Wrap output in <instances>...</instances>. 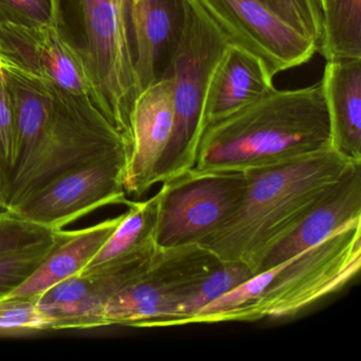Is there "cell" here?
<instances>
[{
  "mask_svg": "<svg viewBox=\"0 0 361 361\" xmlns=\"http://www.w3.org/2000/svg\"><path fill=\"white\" fill-rule=\"evenodd\" d=\"M200 244L158 248L147 269L111 298L100 327H160L219 264Z\"/></svg>",
  "mask_w": 361,
  "mask_h": 361,
  "instance_id": "obj_7",
  "label": "cell"
},
{
  "mask_svg": "<svg viewBox=\"0 0 361 361\" xmlns=\"http://www.w3.org/2000/svg\"><path fill=\"white\" fill-rule=\"evenodd\" d=\"M331 147L321 82L276 90L211 124L194 170L238 171L284 164Z\"/></svg>",
  "mask_w": 361,
  "mask_h": 361,
  "instance_id": "obj_3",
  "label": "cell"
},
{
  "mask_svg": "<svg viewBox=\"0 0 361 361\" xmlns=\"http://www.w3.org/2000/svg\"><path fill=\"white\" fill-rule=\"evenodd\" d=\"M229 39L259 56L272 75L310 62L318 42L279 16L262 0H198Z\"/></svg>",
  "mask_w": 361,
  "mask_h": 361,
  "instance_id": "obj_10",
  "label": "cell"
},
{
  "mask_svg": "<svg viewBox=\"0 0 361 361\" xmlns=\"http://www.w3.org/2000/svg\"><path fill=\"white\" fill-rule=\"evenodd\" d=\"M230 41L198 0H185L180 39L164 75L174 85L172 138L158 164L154 183H162L194 168L206 132L204 101L211 77Z\"/></svg>",
  "mask_w": 361,
  "mask_h": 361,
  "instance_id": "obj_5",
  "label": "cell"
},
{
  "mask_svg": "<svg viewBox=\"0 0 361 361\" xmlns=\"http://www.w3.org/2000/svg\"><path fill=\"white\" fill-rule=\"evenodd\" d=\"M16 121L13 100L0 56V168L7 175L16 149Z\"/></svg>",
  "mask_w": 361,
  "mask_h": 361,
  "instance_id": "obj_25",
  "label": "cell"
},
{
  "mask_svg": "<svg viewBox=\"0 0 361 361\" xmlns=\"http://www.w3.org/2000/svg\"><path fill=\"white\" fill-rule=\"evenodd\" d=\"M360 217L361 164H356L324 194L300 225L263 257L255 274L299 255Z\"/></svg>",
  "mask_w": 361,
  "mask_h": 361,
  "instance_id": "obj_15",
  "label": "cell"
},
{
  "mask_svg": "<svg viewBox=\"0 0 361 361\" xmlns=\"http://www.w3.org/2000/svg\"><path fill=\"white\" fill-rule=\"evenodd\" d=\"M121 219L122 214L84 229L66 231L64 238L39 268L4 299L37 300L48 289L80 274L102 248Z\"/></svg>",
  "mask_w": 361,
  "mask_h": 361,
  "instance_id": "obj_18",
  "label": "cell"
},
{
  "mask_svg": "<svg viewBox=\"0 0 361 361\" xmlns=\"http://www.w3.org/2000/svg\"><path fill=\"white\" fill-rule=\"evenodd\" d=\"M320 82L331 147L352 164H361V59L326 61Z\"/></svg>",
  "mask_w": 361,
  "mask_h": 361,
  "instance_id": "obj_17",
  "label": "cell"
},
{
  "mask_svg": "<svg viewBox=\"0 0 361 361\" xmlns=\"http://www.w3.org/2000/svg\"><path fill=\"white\" fill-rule=\"evenodd\" d=\"M247 185L246 172L194 169L162 183L157 192V246L197 244L240 207Z\"/></svg>",
  "mask_w": 361,
  "mask_h": 361,
  "instance_id": "obj_8",
  "label": "cell"
},
{
  "mask_svg": "<svg viewBox=\"0 0 361 361\" xmlns=\"http://www.w3.org/2000/svg\"><path fill=\"white\" fill-rule=\"evenodd\" d=\"M135 1H136V0H130V3H135Z\"/></svg>",
  "mask_w": 361,
  "mask_h": 361,
  "instance_id": "obj_31",
  "label": "cell"
},
{
  "mask_svg": "<svg viewBox=\"0 0 361 361\" xmlns=\"http://www.w3.org/2000/svg\"><path fill=\"white\" fill-rule=\"evenodd\" d=\"M255 276L247 264L240 261L221 262L197 288L180 304L174 314L160 327L181 326L194 314L214 300L231 291Z\"/></svg>",
  "mask_w": 361,
  "mask_h": 361,
  "instance_id": "obj_21",
  "label": "cell"
},
{
  "mask_svg": "<svg viewBox=\"0 0 361 361\" xmlns=\"http://www.w3.org/2000/svg\"><path fill=\"white\" fill-rule=\"evenodd\" d=\"M262 1L266 4L268 7L271 8L279 16H282L285 20L290 23L295 28L310 35V32H308L305 20H304L301 12L298 9L295 0H262ZM310 37H312V35H310Z\"/></svg>",
  "mask_w": 361,
  "mask_h": 361,
  "instance_id": "obj_27",
  "label": "cell"
},
{
  "mask_svg": "<svg viewBox=\"0 0 361 361\" xmlns=\"http://www.w3.org/2000/svg\"><path fill=\"white\" fill-rule=\"evenodd\" d=\"M116 1H128V0H116Z\"/></svg>",
  "mask_w": 361,
  "mask_h": 361,
  "instance_id": "obj_30",
  "label": "cell"
},
{
  "mask_svg": "<svg viewBox=\"0 0 361 361\" xmlns=\"http://www.w3.org/2000/svg\"><path fill=\"white\" fill-rule=\"evenodd\" d=\"M361 268V217L318 244L251 276L198 310L187 324L285 319L343 288Z\"/></svg>",
  "mask_w": 361,
  "mask_h": 361,
  "instance_id": "obj_4",
  "label": "cell"
},
{
  "mask_svg": "<svg viewBox=\"0 0 361 361\" xmlns=\"http://www.w3.org/2000/svg\"><path fill=\"white\" fill-rule=\"evenodd\" d=\"M174 85L160 78L135 99L126 139L123 185L126 195L141 197L155 185L158 164L172 138Z\"/></svg>",
  "mask_w": 361,
  "mask_h": 361,
  "instance_id": "obj_12",
  "label": "cell"
},
{
  "mask_svg": "<svg viewBox=\"0 0 361 361\" xmlns=\"http://www.w3.org/2000/svg\"><path fill=\"white\" fill-rule=\"evenodd\" d=\"M61 0H0V24L62 26Z\"/></svg>",
  "mask_w": 361,
  "mask_h": 361,
  "instance_id": "obj_23",
  "label": "cell"
},
{
  "mask_svg": "<svg viewBox=\"0 0 361 361\" xmlns=\"http://www.w3.org/2000/svg\"><path fill=\"white\" fill-rule=\"evenodd\" d=\"M158 248L156 244L149 245L48 289L37 299V307L47 320V331L100 327L107 302L147 269Z\"/></svg>",
  "mask_w": 361,
  "mask_h": 361,
  "instance_id": "obj_11",
  "label": "cell"
},
{
  "mask_svg": "<svg viewBox=\"0 0 361 361\" xmlns=\"http://www.w3.org/2000/svg\"><path fill=\"white\" fill-rule=\"evenodd\" d=\"M318 51L325 61L361 59V0H321Z\"/></svg>",
  "mask_w": 361,
  "mask_h": 361,
  "instance_id": "obj_20",
  "label": "cell"
},
{
  "mask_svg": "<svg viewBox=\"0 0 361 361\" xmlns=\"http://www.w3.org/2000/svg\"><path fill=\"white\" fill-rule=\"evenodd\" d=\"M298 9L301 12L308 32L316 39L321 37V8L319 0H295Z\"/></svg>",
  "mask_w": 361,
  "mask_h": 361,
  "instance_id": "obj_28",
  "label": "cell"
},
{
  "mask_svg": "<svg viewBox=\"0 0 361 361\" xmlns=\"http://www.w3.org/2000/svg\"><path fill=\"white\" fill-rule=\"evenodd\" d=\"M8 213L7 206H6V181L5 175L3 170L0 168V214Z\"/></svg>",
  "mask_w": 361,
  "mask_h": 361,
  "instance_id": "obj_29",
  "label": "cell"
},
{
  "mask_svg": "<svg viewBox=\"0 0 361 361\" xmlns=\"http://www.w3.org/2000/svg\"><path fill=\"white\" fill-rule=\"evenodd\" d=\"M126 149L113 152L56 177L13 215L48 230H63L98 209L126 206Z\"/></svg>",
  "mask_w": 361,
  "mask_h": 361,
  "instance_id": "obj_9",
  "label": "cell"
},
{
  "mask_svg": "<svg viewBox=\"0 0 361 361\" xmlns=\"http://www.w3.org/2000/svg\"><path fill=\"white\" fill-rule=\"evenodd\" d=\"M47 331V320L35 299L0 300V335Z\"/></svg>",
  "mask_w": 361,
  "mask_h": 361,
  "instance_id": "obj_24",
  "label": "cell"
},
{
  "mask_svg": "<svg viewBox=\"0 0 361 361\" xmlns=\"http://www.w3.org/2000/svg\"><path fill=\"white\" fill-rule=\"evenodd\" d=\"M3 60L16 111V149L6 175V206L13 215L56 177L126 149V143L92 97L37 79Z\"/></svg>",
  "mask_w": 361,
  "mask_h": 361,
  "instance_id": "obj_1",
  "label": "cell"
},
{
  "mask_svg": "<svg viewBox=\"0 0 361 361\" xmlns=\"http://www.w3.org/2000/svg\"><path fill=\"white\" fill-rule=\"evenodd\" d=\"M128 11L139 94L166 73L183 31L185 0H136Z\"/></svg>",
  "mask_w": 361,
  "mask_h": 361,
  "instance_id": "obj_14",
  "label": "cell"
},
{
  "mask_svg": "<svg viewBox=\"0 0 361 361\" xmlns=\"http://www.w3.org/2000/svg\"><path fill=\"white\" fill-rule=\"evenodd\" d=\"M126 207L128 211L122 214V219L115 231L81 272L106 265L135 251L156 244L157 193L142 202L130 200Z\"/></svg>",
  "mask_w": 361,
  "mask_h": 361,
  "instance_id": "obj_19",
  "label": "cell"
},
{
  "mask_svg": "<svg viewBox=\"0 0 361 361\" xmlns=\"http://www.w3.org/2000/svg\"><path fill=\"white\" fill-rule=\"evenodd\" d=\"M65 234L66 230H59L22 248L0 252V300L18 288L39 268Z\"/></svg>",
  "mask_w": 361,
  "mask_h": 361,
  "instance_id": "obj_22",
  "label": "cell"
},
{
  "mask_svg": "<svg viewBox=\"0 0 361 361\" xmlns=\"http://www.w3.org/2000/svg\"><path fill=\"white\" fill-rule=\"evenodd\" d=\"M83 46L78 47L92 90V101L128 139L138 94L128 18L130 0H77Z\"/></svg>",
  "mask_w": 361,
  "mask_h": 361,
  "instance_id": "obj_6",
  "label": "cell"
},
{
  "mask_svg": "<svg viewBox=\"0 0 361 361\" xmlns=\"http://www.w3.org/2000/svg\"><path fill=\"white\" fill-rule=\"evenodd\" d=\"M0 56L32 77L92 98L83 58L61 27L0 24Z\"/></svg>",
  "mask_w": 361,
  "mask_h": 361,
  "instance_id": "obj_13",
  "label": "cell"
},
{
  "mask_svg": "<svg viewBox=\"0 0 361 361\" xmlns=\"http://www.w3.org/2000/svg\"><path fill=\"white\" fill-rule=\"evenodd\" d=\"M267 64L257 54L230 43L211 77L204 107L206 130L274 90Z\"/></svg>",
  "mask_w": 361,
  "mask_h": 361,
  "instance_id": "obj_16",
  "label": "cell"
},
{
  "mask_svg": "<svg viewBox=\"0 0 361 361\" xmlns=\"http://www.w3.org/2000/svg\"><path fill=\"white\" fill-rule=\"evenodd\" d=\"M48 230L10 213L0 214V252L22 248L50 235Z\"/></svg>",
  "mask_w": 361,
  "mask_h": 361,
  "instance_id": "obj_26",
  "label": "cell"
},
{
  "mask_svg": "<svg viewBox=\"0 0 361 361\" xmlns=\"http://www.w3.org/2000/svg\"><path fill=\"white\" fill-rule=\"evenodd\" d=\"M319 3H321V0H319Z\"/></svg>",
  "mask_w": 361,
  "mask_h": 361,
  "instance_id": "obj_32",
  "label": "cell"
},
{
  "mask_svg": "<svg viewBox=\"0 0 361 361\" xmlns=\"http://www.w3.org/2000/svg\"><path fill=\"white\" fill-rule=\"evenodd\" d=\"M355 164L333 149L246 171L240 207L197 244L221 262L240 261L255 274L263 257L293 232Z\"/></svg>",
  "mask_w": 361,
  "mask_h": 361,
  "instance_id": "obj_2",
  "label": "cell"
}]
</instances>
